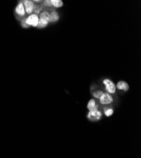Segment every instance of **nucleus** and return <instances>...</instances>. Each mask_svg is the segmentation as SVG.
<instances>
[{"label":"nucleus","instance_id":"9b49d317","mask_svg":"<svg viewBox=\"0 0 141 158\" xmlns=\"http://www.w3.org/2000/svg\"><path fill=\"white\" fill-rule=\"evenodd\" d=\"M51 1L52 6L55 8H60L63 5V3L61 0H51Z\"/></svg>","mask_w":141,"mask_h":158},{"label":"nucleus","instance_id":"0eeeda50","mask_svg":"<svg viewBox=\"0 0 141 158\" xmlns=\"http://www.w3.org/2000/svg\"><path fill=\"white\" fill-rule=\"evenodd\" d=\"M116 87L119 90H122L125 92L128 91L129 89V86L127 82L125 81H119L116 85Z\"/></svg>","mask_w":141,"mask_h":158},{"label":"nucleus","instance_id":"20e7f679","mask_svg":"<svg viewBox=\"0 0 141 158\" xmlns=\"http://www.w3.org/2000/svg\"><path fill=\"white\" fill-rule=\"evenodd\" d=\"M102 116V113L98 109L89 111L88 114V118L91 121H98Z\"/></svg>","mask_w":141,"mask_h":158},{"label":"nucleus","instance_id":"6e6552de","mask_svg":"<svg viewBox=\"0 0 141 158\" xmlns=\"http://www.w3.org/2000/svg\"><path fill=\"white\" fill-rule=\"evenodd\" d=\"M87 108H88L89 111H91L96 109H98V106L96 104V101L94 100V99H91V100L89 101L88 106H87Z\"/></svg>","mask_w":141,"mask_h":158},{"label":"nucleus","instance_id":"39448f33","mask_svg":"<svg viewBox=\"0 0 141 158\" xmlns=\"http://www.w3.org/2000/svg\"><path fill=\"white\" fill-rule=\"evenodd\" d=\"M99 101L101 104H110L111 102H113V99L110 94L104 93L100 97Z\"/></svg>","mask_w":141,"mask_h":158},{"label":"nucleus","instance_id":"2eb2a0df","mask_svg":"<svg viewBox=\"0 0 141 158\" xmlns=\"http://www.w3.org/2000/svg\"><path fill=\"white\" fill-rule=\"evenodd\" d=\"M104 114L108 117L111 116L113 114V109L112 108H108L104 109Z\"/></svg>","mask_w":141,"mask_h":158},{"label":"nucleus","instance_id":"dca6fc26","mask_svg":"<svg viewBox=\"0 0 141 158\" xmlns=\"http://www.w3.org/2000/svg\"><path fill=\"white\" fill-rule=\"evenodd\" d=\"M21 26L24 29H28L29 26L26 23V17H24L21 20Z\"/></svg>","mask_w":141,"mask_h":158},{"label":"nucleus","instance_id":"f03ea898","mask_svg":"<svg viewBox=\"0 0 141 158\" xmlns=\"http://www.w3.org/2000/svg\"><path fill=\"white\" fill-rule=\"evenodd\" d=\"M39 15L34 13L29 15V16L26 18V23L28 26L37 27L39 22Z\"/></svg>","mask_w":141,"mask_h":158},{"label":"nucleus","instance_id":"f3484780","mask_svg":"<svg viewBox=\"0 0 141 158\" xmlns=\"http://www.w3.org/2000/svg\"><path fill=\"white\" fill-rule=\"evenodd\" d=\"M42 5L45 7H51V0H45V1H43Z\"/></svg>","mask_w":141,"mask_h":158},{"label":"nucleus","instance_id":"1a4fd4ad","mask_svg":"<svg viewBox=\"0 0 141 158\" xmlns=\"http://www.w3.org/2000/svg\"><path fill=\"white\" fill-rule=\"evenodd\" d=\"M49 23V22L46 19H45V18H39V22H38V25L37 27H38L39 29L45 28V27H46L47 26H48V25Z\"/></svg>","mask_w":141,"mask_h":158},{"label":"nucleus","instance_id":"7ed1b4c3","mask_svg":"<svg viewBox=\"0 0 141 158\" xmlns=\"http://www.w3.org/2000/svg\"><path fill=\"white\" fill-rule=\"evenodd\" d=\"M22 3L24 6L25 13L29 15L33 13V10L35 5V3L33 2V1H31V0H24V1H22Z\"/></svg>","mask_w":141,"mask_h":158},{"label":"nucleus","instance_id":"4468645a","mask_svg":"<svg viewBox=\"0 0 141 158\" xmlns=\"http://www.w3.org/2000/svg\"><path fill=\"white\" fill-rule=\"evenodd\" d=\"M103 93H104L102 90H97L93 93V97L96 99H99V100L100 97H101V95H103Z\"/></svg>","mask_w":141,"mask_h":158},{"label":"nucleus","instance_id":"423d86ee","mask_svg":"<svg viewBox=\"0 0 141 158\" xmlns=\"http://www.w3.org/2000/svg\"><path fill=\"white\" fill-rule=\"evenodd\" d=\"M15 13L18 17H24L25 14V10L22 1H20L18 3L15 8Z\"/></svg>","mask_w":141,"mask_h":158},{"label":"nucleus","instance_id":"9d476101","mask_svg":"<svg viewBox=\"0 0 141 158\" xmlns=\"http://www.w3.org/2000/svg\"><path fill=\"white\" fill-rule=\"evenodd\" d=\"M59 15L55 11H54L50 14V22H56L59 20Z\"/></svg>","mask_w":141,"mask_h":158},{"label":"nucleus","instance_id":"f8f14e48","mask_svg":"<svg viewBox=\"0 0 141 158\" xmlns=\"http://www.w3.org/2000/svg\"><path fill=\"white\" fill-rule=\"evenodd\" d=\"M39 18H45L48 20L49 22H50V13L47 12V11H43L40 14H39Z\"/></svg>","mask_w":141,"mask_h":158},{"label":"nucleus","instance_id":"f257e3e1","mask_svg":"<svg viewBox=\"0 0 141 158\" xmlns=\"http://www.w3.org/2000/svg\"><path fill=\"white\" fill-rule=\"evenodd\" d=\"M103 83L104 85L105 86V89L108 93H109L110 94L115 93V92H116L117 90L116 85H115L114 82H112L110 79H105L103 80Z\"/></svg>","mask_w":141,"mask_h":158},{"label":"nucleus","instance_id":"ddd939ff","mask_svg":"<svg viewBox=\"0 0 141 158\" xmlns=\"http://www.w3.org/2000/svg\"><path fill=\"white\" fill-rule=\"evenodd\" d=\"M42 6L39 5H34V10H33V12L34 13V14H36L38 15L39 14H40L42 12Z\"/></svg>","mask_w":141,"mask_h":158}]
</instances>
